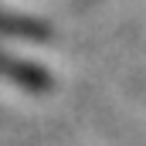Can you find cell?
Segmentation results:
<instances>
[{
	"mask_svg": "<svg viewBox=\"0 0 146 146\" xmlns=\"http://www.w3.org/2000/svg\"><path fill=\"white\" fill-rule=\"evenodd\" d=\"M0 34L17 37V41H48V27L31 21V17H14V14L0 10Z\"/></svg>",
	"mask_w": 146,
	"mask_h": 146,
	"instance_id": "7a4b0ae2",
	"label": "cell"
},
{
	"mask_svg": "<svg viewBox=\"0 0 146 146\" xmlns=\"http://www.w3.org/2000/svg\"><path fill=\"white\" fill-rule=\"evenodd\" d=\"M0 75L10 78V82H17V85H24V88H34V92H41V88L51 85V78L41 72L37 65L21 61V58H10V54H3V51H0Z\"/></svg>",
	"mask_w": 146,
	"mask_h": 146,
	"instance_id": "6da1fadb",
	"label": "cell"
}]
</instances>
